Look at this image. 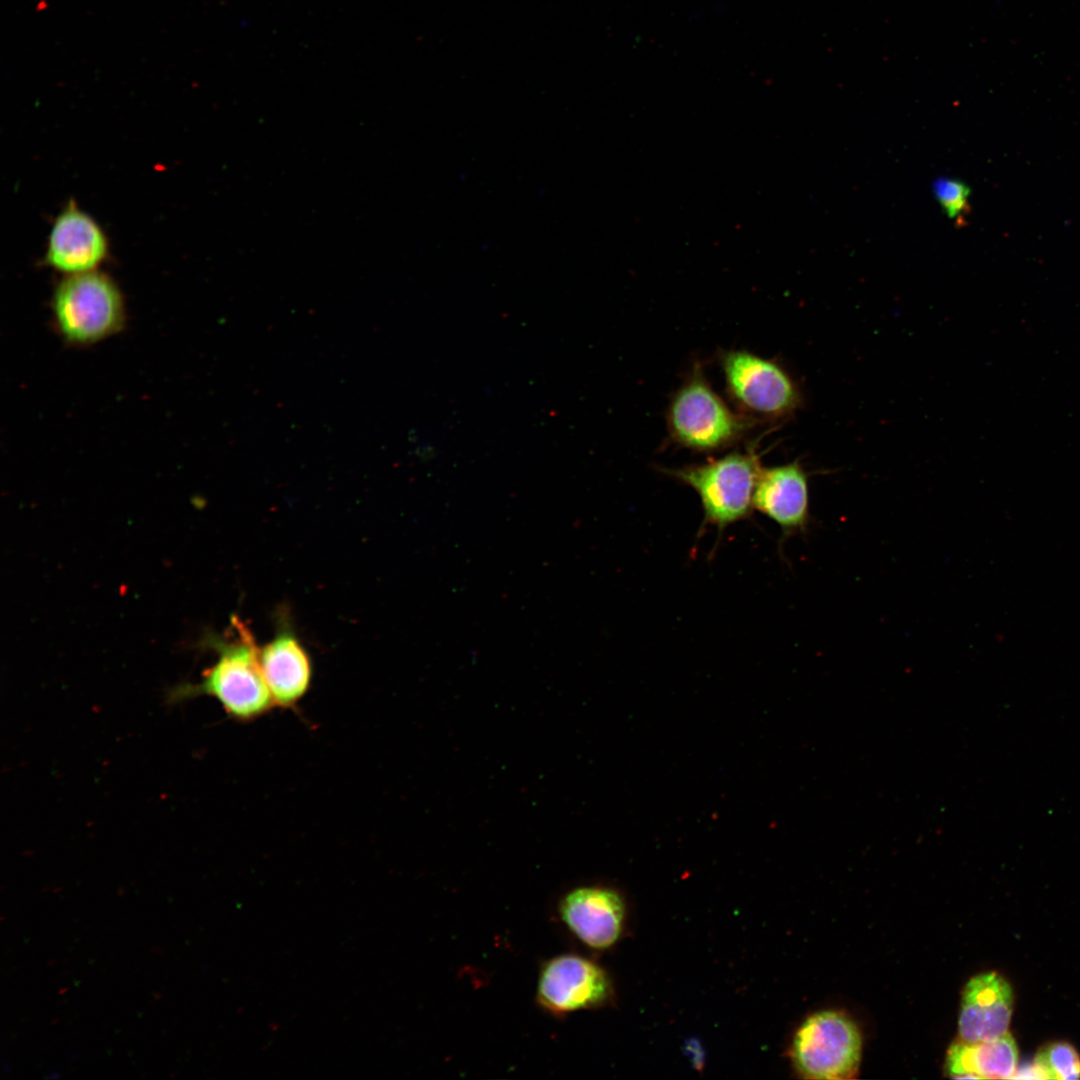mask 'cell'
<instances>
[{"label":"cell","mask_w":1080,"mask_h":1080,"mask_svg":"<svg viewBox=\"0 0 1080 1080\" xmlns=\"http://www.w3.org/2000/svg\"><path fill=\"white\" fill-rule=\"evenodd\" d=\"M666 422L674 443L701 453L717 452L735 445L757 424L731 409L699 367L694 368L673 394Z\"/></svg>","instance_id":"2"},{"label":"cell","mask_w":1080,"mask_h":1080,"mask_svg":"<svg viewBox=\"0 0 1080 1080\" xmlns=\"http://www.w3.org/2000/svg\"><path fill=\"white\" fill-rule=\"evenodd\" d=\"M52 304L56 327L75 345L99 342L117 333L125 320L118 286L95 270L67 275L58 284Z\"/></svg>","instance_id":"5"},{"label":"cell","mask_w":1080,"mask_h":1080,"mask_svg":"<svg viewBox=\"0 0 1080 1080\" xmlns=\"http://www.w3.org/2000/svg\"><path fill=\"white\" fill-rule=\"evenodd\" d=\"M259 662L275 706L294 708L312 680L310 657L295 633L288 626L281 627L259 647Z\"/></svg>","instance_id":"12"},{"label":"cell","mask_w":1080,"mask_h":1080,"mask_svg":"<svg viewBox=\"0 0 1080 1080\" xmlns=\"http://www.w3.org/2000/svg\"><path fill=\"white\" fill-rule=\"evenodd\" d=\"M753 509L773 521L783 538L807 531L811 522L809 473L799 459L762 466L754 490Z\"/></svg>","instance_id":"9"},{"label":"cell","mask_w":1080,"mask_h":1080,"mask_svg":"<svg viewBox=\"0 0 1080 1080\" xmlns=\"http://www.w3.org/2000/svg\"><path fill=\"white\" fill-rule=\"evenodd\" d=\"M719 361L727 395L746 417L777 423L802 407L799 384L778 361L747 350L724 351Z\"/></svg>","instance_id":"4"},{"label":"cell","mask_w":1080,"mask_h":1080,"mask_svg":"<svg viewBox=\"0 0 1080 1080\" xmlns=\"http://www.w3.org/2000/svg\"><path fill=\"white\" fill-rule=\"evenodd\" d=\"M108 252L99 224L70 202L56 217L48 237L46 262L67 275L94 271Z\"/></svg>","instance_id":"10"},{"label":"cell","mask_w":1080,"mask_h":1080,"mask_svg":"<svg viewBox=\"0 0 1080 1080\" xmlns=\"http://www.w3.org/2000/svg\"><path fill=\"white\" fill-rule=\"evenodd\" d=\"M1017 1063V1045L1007 1032L988 1041L953 1042L947 1051L945 1071L951 1078L1008 1079L1016 1073Z\"/></svg>","instance_id":"13"},{"label":"cell","mask_w":1080,"mask_h":1080,"mask_svg":"<svg viewBox=\"0 0 1080 1080\" xmlns=\"http://www.w3.org/2000/svg\"><path fill=\"white\" fill-rule=\"evenodd\" d=\"M933 191L950 219L960 221L968 213L970 189L964 182L948 177L938 178L933 184Z\"/></svg>","instance_id":"15"},{"label":"cell","mask_w":1080,"mask_h":1080,"mask_svg":"<svg viewBox=\"0 0 1080 1080\" xmlns=\"http://www.w3.org/2000/svg\"><path fill=\"white\" fill-rule=\"evenodd\" d=\"M862 1038L856 1024L839 1011H820L797 1030L791 1058L797 1072L808 1079L843 1080L858 1072Z\"/></svg>","instance_id":"6"},{"label":"cell","mask_w":1080,"mask_h":1080,"mask_svg":"<svg viewBox=\"0 0 1080 1080\" xmlns=\"http://www.w3.org/2000/svg\"><path fill=\"white\" fill-rule=\"evenodd\" d=\"M1013 1012V991L996 972L972 977L965 985L958 1019V1036L965 1042L999 1038L1009 1029Z\"/></svg>","instance_id":"11"},{"label":"cell","mask_w":1080,"mask_h":1080,"mask_svg":"<svg viewBox=\"0 0 1080 1080\" xmlns=\"http://www.w3.org/2000/svg\"><path fill=\"white\" fill-rule=\"evenodd\" d=\"M206 646L216 652V661L199 682L171 689L170 702L211 696L238 721L257 719L275 706L261 670L259 646L247 624L233 616L228 636L208 637Z\"/></svg>","instance_id":"1"},{"label":"cell","mask_w":1080,"mask_h":1080,"mask_svg":"<svg viewBox=\"0 0 1080 1080\" xmlns=\"http://www.w3.org/2000/svg\"><path fill=\"white\" fill-rule=\"evenodd\" d=\"M762 465L754 447L733 451L720 458L663 469V472L691 487L699 496L703 525L719 531L748 518Z\"/></svg>","instance_id":"3"},{"label":"cell","mask_w":1080,"mask_h":1080,"mask_svg":"<svg viewBox=\"0 0 1080 1080\" xmlns=\"http://www.w3.org/2000/svg\"><path fill=\"white\" fill-rule=\"evenodd\" d=\"M555 913L561 927L577 942L593 950H606L623 933L626 905L614 888L580 885L559 897Z\"/></svg>","instance_id":"8"},{"label":"cell","mask_w":1080,"mask_h":1080,"mask_svg":"<svg viewBox=\"0 0 1080 1080\" xmlns=\"http://www.w3.org/2000/svg\"><path fill=\"white\" fill-rule=\"evenodd\" d=\"M612 994V982L605 969L579 954L554 956L542 963L538 973L536 1003L554 1017L599 1008L611 1000Z\"/></svg>","instance_id":"7"},{"label":"cell","mask_w":1080,"mask_h":1080,"mask_svg":"<svg viewBox=\"0 0 1080 1080\" xmlns=\"http://www.w3.org/2000/svg\"><path fill=\"white\" fill-rule=\"evenodd\" d=\"M1033 1062L1046 1079L1074 1080L1080 1077V1056L1069 1043L1052 1042L1042 1047Z\"/></svg>","instance_id":"14"}]
</instances>
